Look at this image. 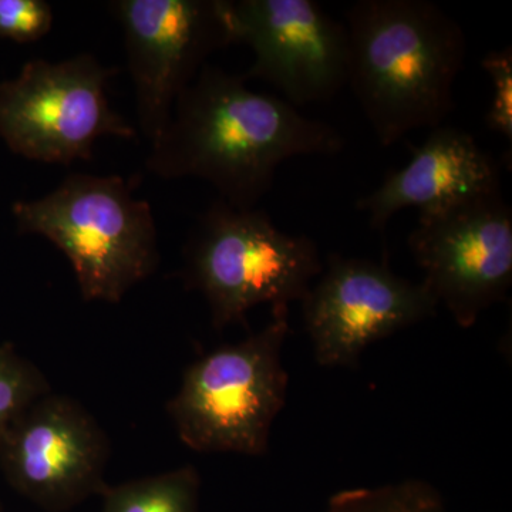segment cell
Returning a JSON list of instances; mask_svg holds the SVG:
<instances>
[{
	"instance_id": "ba28073f",
	"label": "cell",
	"mask_w": 512,
	"mask_h": 512,
	"mask_svg": "<svg viewBox=\"0 0 512 512\" xmlns=\"http://www.w3.org/2000/svg\"><path fill=\"white\" fill-rule=\"evenodd\" d=\"M410 252L421 284L461 329H470L512 285V208L503 191L419 215Z\"/></svg>"
},
{
	"instance_id": "4fadbf2b",
	"label": "cell",
	"mask_w": 512,
	"mask_h": 512,
	"mask_svg": "<svg viewBox=\"0 0 512 512\" xmlns=\"http://www.w3.org/2000/svg\"><path fill=\"white\" fill-rule=\"evenodd\" d=\"M101 512H200L201 476L183 466L157 476L107 485Z\"/></svg>"
},
{
	"instance_id": "8fae6325",
	"label": "cell",
	"mask_w": 512,
	"mask_h": 512,
	"mask_svg": "<svg viewBox=\"0 0 512 512\" xmlns=\"http://www.w3.org/2000/svg\"><path fill=\"white\" fill-rule=\"evenodd\" d=\"M235 43L251 47L242 74L274 86L295 109L323 103L348 84L349 35L312 0H228Z\"/></svg>"
},
{
	"instance_id": "ac0fdd59",
	"label": "cell",
	"mask_w": 512,
	"mask_h": 512,
	"mask_svg": "<svg viewBox=\"0 0 512 512\" xmlns=\"http://www.w3.org/2000/svg\"><path fill=\"white\" fill-rule=\"evenodd\" d=\"M0 512H2V504H0Z\"/></svg>"
},
{
	"instance_id": "9a60e30c",
	"label": "cell",
	"mask_w": 512,
	"mask_h": 512,
	"mask_svg": "<svg viewBox=\"0 0 512 512\" xmlns=\"http://www.w3.org/2000/svg\"><path fill=\"white\" fill-rule=\"evenodd\" d=\"M50 392L49 380L35 363L12 343H0V447L15 421Z\"/></svg>"
},
{
	"instance_id": "6da1fadb",
	"label": "cell",
	"mask_w": 512,
	"mask_h": 512,
	"mask_svg": "<svg viewBox=\"0 0 512 512\" xmlns=\"http://www.w3.org/2000/svg\"><path fill=\"white\" fill-rule=\"evenodd\" d=\"M343 147L335 127L303 116L281 97L254 92L242 74L207 63L175 100L146 168L163 180L207 181L220 200L252 210L286 160L335 156Z\"/></svg>"
},
{
	"instance_id": "8992f818",
	"label": "cell",
	"mask_w": 512,
	"mask_h": 512,
	"mask_svg": "<svg viewBox=\"0 0 512 512\" xmlns=\"http://www.w3.org/2000/svg\"><path fill=\"white\" fill-rule=\"evenodd\" d=\"M116 73L90 53L30 60L16 79L0 83V137L18 156L66 167L92 160L99 138L134 140L137 128L107 96Z\"/></svg>"
},
{
	"instance_id": "5b68a950",
	"label": "cell",
	"mask_w": 512,
	"mask_h": 512,
	"mask_svg": "<svg viewBox=\"0 0 512 512\" xmlns=\"http://www.w3.org/2000/svg\"><path fill=\"white\" fill-rule=\"evenodd\" d=\"M289 333V306H275L264 328L185 369L165 407L184 446L204 454H268L272 426L288 397L282 350Z\"/></svg>"
},
{
	"instance_id": "7a4b0ae2",
	"label": "cell",
	"mask_w": 512,
	"mask_h": 512,
	"mask_svg": "<svg viewBox=\"0 0 512 512\" xmlns=\"http://www.w3.org/2000/svg\"><path fill=\"white\" fill-rule=\"evenodd\" d=\"M345 26L348 84L379 143L441 126L467 55L456 20L427 0H359Z\"/></svg>"
},
{
	"instance_id": "2e32d148",
	"label": "cell",
	"mask_w": 512,
	"mask_h": 512,
	"mask_svg": "<svg viewBox=\"0 0 512 512\" xmlns=\"http://www.w3.org/2000/svg\"><path fill=\"white\" fill-rule=\"evenodd\" d=\"M481 66L493 83V100L485 116L491 133L507 141L508 154L512 157V49L493 50L481 60Z\"/></svg>"
},
{
	"instance_id": "3957f363",
	"label": "cell",
	"mask_w": 512,
	"mask_h": 512,
	"mask_svg": "<svg viewBox=\"0 0 512 512\" xmlns=\"http://www.w3.org/2000/svg\"><path fill=\"white\" fill-rule=\"evenodd\" d=\"M12 212L20 234L46 238L69 259L86 302L120 303L160 266L153 208L121 175L69 174Z\"/></svg>"
},
{
	"instance_id": "5bb4252c",
	"label": "cell",
	"mask_w": 512,
	"mask_h": 512,
	"mask_svg": "<svg viewBox=\"0 0 512 512\" xmlns=\"http://www.w3.org/2000/svg\"><path fill=\"white\" fill-rule=\"evenodd\" d=\"M326 512H450L437 488L423 480L350 488L329 498Z\"/></svg>"
},
{
	"instance_id": "9c48e42d",
	"label": "cell",
	"mask_w": 512,
	"mask_h": 512,
	"mask_svg": "<svg viewBox=\"0 0 512 512\" xmlns=\"http://www.w3.org/2000/svg\"><path fill=\"white\" fill-rule=\"evenodd\" d=\"M301 303L323 367H357L367 346L433 318L439 306L426 286L394 274L387 262L340 254L328 256Z\"/></svg>"
},
{
	"instance_id": "e0dca14e",
	"label": "cell",
	"mask_w": 512,
	"mask_h": 512,
	"mask_svg": "<svg viewBox=\"0 0 512 512\" xmlns=\"http://www.w3.org/2000/svg\"><path fill=\"white\" fill-rule=\"evenodd\" d=\"M53 9L45 0H0V37L37 42L52 30Z\"/></svg>"
},
{
	"instance_id": "30bf717a",
	"label": "cell",
	"mask_w": 512,
	"mask_h": 512,
	"mask_svg": "<svg viewBox=\"0 0 512 512\" xmlns=\"http://www.w3.org/2000/svg\"><path fill=\"white\" fill-rule=\"evenodd\" d=\"M106 431L73 397L47 393L10 427L0 470L10 487L46 512H67L107 487Z\"/></svg>"
},
{
	"instance_id": "52a82bcc",
	"label": "cell",
	"mask_w": 512,
	"mask_h": 512,
	"mask_svg": "<svg viewBox=\"0 0 512 512\" xmlns=\"http://www.w3.org/2000/svg\"><path fill=\"white\" fill-rule=\"evenodd\" d=\"M109 9L124 33L138 131L151 144L208 57L235 45L228 0H113Z\"/></svg>"
},
{
	"instance_id": "277c9868",
	"label": "cell",
	"mask_w": 512,
	"mask_h": 512,
	"mask_svg": "<svg viewBox=\"0 0 512 512\" xmlns=\"http://www.w3.org/2000/svg\"><path fill=\"white\" fill-rule=\"evenodd\" d=\"M323 266L311 238L281 231L264 210H238L218 198L188 232L180 275L204 296L221 332L247 323L255 306L302 302Z\"/></svg>"
},
{
	"instance_id": "7c38bea8",
	"label": "cell",
	"mask_w": 512,
	"mask_h": 512,
	"mask_svg": "<svg viewBox=\"0 0 512 512\" xmlns=\"http://www.w3.org/2000/svg\"><path fill=\"white\" fill-rule=\"evenodd\" d=\"M500 173V164L470 133L439 126L431 128L409 163L359 198L356 208L365 212L370 227L383 231L406 208H417L419 215L433 214L501 191Z\"/></svg>"
}]
</instances>
